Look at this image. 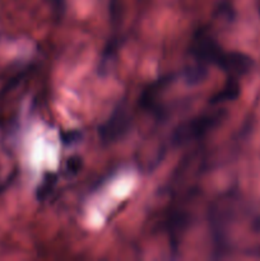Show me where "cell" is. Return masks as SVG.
Wrapping results in <instances>:
<instances>
[{
	"label": "cell",
	"instance_id": "obj_1",
	"mask_svg": "<svg viewBox=\"0 0 260 261\" xmlns=\"http://www.w3.org/2000/svg\"><path fill=\"white\" fill-rule=\"evenodd\" d=\"M218 119L219 115L216 112V114L201 115V116H198L195 119L190 120V121L185 122L175 132L172 137L173 142L183 144V143L193 140L195 138L203 137L205 133H208L217 124Z\"/></svg>",
	"mask_w": 260,
	"mask_h": 261
},
{
	"label": "cell",
	"instance_id": "obj_2",
	"mask_svg": "<svg viewBox=\"0 0 260 261\" xmlns=\"http://www.w3.org/2000/svg\"><path fill=\"white\" fill-rule=\"evenodd\" d=\"M127 125V116L124 114L122 110H117L111 119L101 126V137L102 139H114V138L119 137L125 130Z\"/></svg>",
	"mask_w": 260,
	"mask_h": 261
}]
</instances>
